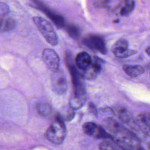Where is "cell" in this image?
Instances as JSON below:
<instances>
[{
    "label": "cell",
    "mask_w": 150,
    "mask_h": 150,
    "mask_svg": "<svg viewBox=\"0 0 150 150\" xmlns=\"http://www.w3.org/2000/svg\"><path fill=\"white\" fill-rule=\"evenodd\" d=\"M112 139L122 150H137L141 146L137 135L125 127L114 135Z\"/></svg>",
    "instance_id": "obj_1"
},
{
    "label": "cell",
    "mask_w": 150,
    "mask_h": 150,
    "mask_svg": "<svg viewBox=\"0 0 150 150\" xmlns=\"http://www.w3.org/2000/svg\"><path fill=\"white\" fill-rule=\"evenodd\" d=\"M46 138L53 144L59 145L66 136V127L63 120L57 115L50 124L46 133Z\"/></svg>",
    "instance_id": "obj_2"
},
{
    "label": "cell",
    "mask_w": 150,
    "mask_h": 150,
    "mask_svg": "<svg viewBox=\"0 0 150 150\" xmlns=\"http://www.w3.org/2000/svg\"><path fill=\"white\" fill-rule=\"evenodd\" d=\"M33 20L46 40L52 45H57L58 38L51 24L47 20L40 16L33 17Z\"/></svg>",
    "instance_id": "obj_3"
},
{
    "label": "cell",
    "mask_w": 150,
    "mask_h": 150,
    "mask_svg": "<svg viewBox=\"0 0 150 150\" xmlns=\"http://www.w3.org/2000/svg\"><path fill=\"white\" fill-rule=\"evenodd\" d=\"M84 132L92 137L97 139H112V137L109 132L101 127L92 122H86L83 125Z\"/></svg>",
    "instance_id": "obj_4"
},
{
    "label": "cell",
    "mask_w": 150,
    "mask_h": 150,
    "mask_svg": "<svg viewBox=\"0 0 150 150\" xmlns=\"http://www.w3.org/2000/svg\"><path fill=\"white\" fill-rule=\"evenodd\" d=\"M112 111L122 122L129 125L134 128H135V127H138L132 114L124 106L116 105L112 108Z\"/></svg>",
    "instance_id": "obj_5"
},
{
    "label": "cell",
    "mask_w": 150,
    "mask_h": 150,
    "mask_svg": "<svg viewBox=\"0 0 150 150\" xmlns=\"http://www.w3.org/2000/svg\"><path fill=\"white\" fill-rule=\"evenodd\" d=\"M52 84L53 90L59 94L64 93L67 88V81L64 73L61 70L53 72L52 76Z\"/></svg>",
    "instance_id": "obj_6"
},
{
    "label": "cell",
    "mask_w": 150,
    "mask_h": 150,
    "mask_svg": "<svg viewBox=\"0 0 150 150\" xmlns=\"http://www.w3.org/2000/svg\"><path fill=\"white\" fill-rule=\"evenodd\" d=\"M43 60L47 67L52 71L54 72L59 70L60 59L54 50L51 49H45L42 53Z\"/></svg>",
    "instance_id": "obj_7"
},
{
    "label": "cell",
    "mask_w": 150,
    "mask_h": 150,
    "mask_svg": "<svg viewBox=\"0 0 150 150\" xmlns=\"http://www.w3.org/2000/svg\"><path fill=\"white\" fill-rule=\"evenodd\" d=\"M85 44L90 49L97 50L101 54H105L107 52L105 43L102 38L97 35H90L84 40Z\"/></svg>",
    "instance_id": "obj_8"
},
{
    "label": "cell",
    "mask_w": 150,
    "mask_h": 150,
    "mask_svg": "<svg viewBox=\"0 0 150 150\" xmlns=\"http://www.w3.org/2000/svg\"><path fill=\"white\" fill-rule=\"evenodd\" d=\"M100 60L99 58L96 57L94 62H93L89 67L79 71L83 78L86 80H92L97 77L101 69V63Z\"/></svg>",
    "instance_id": "obj_9"
},
{
    "label": "cell",
    "mask_w": 150,
    "mask_h": 150,
    "mask_svg": "<svg viewBox=\"0 0 150 150\" xmlns=\"http://www.w3.org/2000/svg\"><path fill=\"white\" fill-rule=\"evenodd\" d=\"M135 121L138 128L145 135L150 136V113L142 112L139 114Z\"/></svg>",
    "instance_id": "obj_10"
},
{
    "label": "cell",
    "mask_w": 150,
    "mask_h": 150,
    "mask_svg": "<svg viewBox=\"0 0 150 150\" xmlns=\"http://www.w3.org/2000/svg\"><path fill=\"white\" fill-rule=\"evenodd\" d=\"M93 62L89 54L86 52H82L77 54L75 59L76 66L80 70H83L89 67Z\"/></svg>",
    "instance_id": "obj_11"
},
{
    "label": "cell",
    "mask_w": 150,
    "mask_h": 150,
    "mask_svg": "<svg viewBox=\"0 0 150 150\" xmlns=\"http://www.w3.org/2000/svg\"><path fill=\"white\" fill-rule=\"evenodd\" d=\"M123 70L125 73L131 77H137L144 72V68L139 65H128L123 66Z\"/></svg>",
    "instance_id": "obj_12"
},
{
    "label": "cell",
    "mask_w": 150,
    "mask_h": 150,
    "mask_svg": "<svg viewBox=\"0 0 150 150\" xmlns=\"http://www.w3.org/2000/svg\"><path fill=\"white\" fill-rule=\"evenodd\" d=\"M86 100V98H85L77 96L73 94L69 100V107L73 110H78L83 105Z\"/></svg>",
    "instance_id": "obj_13"
},
{
    "label": "cell",
    "mask_w": 150,
    "mask_h": 150,
    "mask_svg": "<svg viewBox=\"0 0 150 150\" xmlns=\"http://www.w3.org/2000/svg\"><path fill=\"white\" fill-rule=\"evenodd\" d=\"M127 49L128 42L125 39H120L114 44L112 51L115 56H117L118 54L123 53Z\"/></svg>",
    "instance_id": "obj_14"
},
{
    "label": "cell",
    "mask_w": 150,
    "mask_h": 150,
    "mask_svg": "<svg viewBox=\"0 0 150 150\" xmlns=\"http://www.w3.org/2000/svg\"><path fill=\"white\" fill-rule=\"evenodd\" d=\"M15 27L14 20L10 18H3L1 20V32H9L13 30Z\"/></svg>",
    "instance_id": "obj_15"
},
{
    "label": "cell",
    "mask_w": 150,
    "mask_h": 150,
    "mask_svg": "<svg viewBox=\"0 0 150 150\" xmlns=\"http://www.w3.org/2000/svg\"><path fill=\"white\" fill-rule=\"evenodd\" d=\"M38 114L43 117H48L52 112V106L48 103H39L36 106Z\"/></svg>",
    "instance_id": "obj_16"
},
{
    "label": "cell",
    "mask_w": 150,
    "mask_h": 150,
    "mask_svg": "<svg viewBox=\"0 0 150 150\" xmlns=\"http://www.w3.org/2000/svg\"><path fill=\"white\" fill-rule=\"evenodd\" d=\"M74 114V110L69 107V108H66L65 109L61 110L58 115L63 121H70L73 118Z\"/></svg>",
    "instance_id": "obj_17"
},
{
    "label": "cell",
    "mask_w": 150,
    "mask_h": 150,
    "mask_svg": "<svg viewBox=\"0 0 150 150\" xmlns=\"http://www.w3.org/2000/svg\"><path fill=\"white\" fill-rule=\"evenodd\" d=\"M66 30L69 35L73 39H77L79 37V29L76 26L72 25H68L66 27Z\"/></svg>",
    "instance_id": "obj_18"
},
{
    "label": "cell",
    "mask_w": 150,
    "mask_h": 150,
    "mask_svg": "<svg viewBox=\"0 0 150 150\" xmlns=\"http://www.w3.org/2000/svg\"><path fill=\"white\" fill-rule=\"evenodd\" d=\"M135 3L134 1H132L130 3H127L126 5L121 9V14L123 16H125L129 14L130 12L132 11L134 8Z\"/></svg>",
    "instance_id": "obj_19"
},
{
    "label": "cell",
    "mask_w": 150,
    "mask_h": 150,
    "mask_svg": "<svg viewBox=\"0 0 150 150\" xmlns=\"http://www.w3.org/2000/svg\"><path fill=\"white\" fill-rule=\"evenodd\" d=\"M99 148L100 150H115L114 146L108 142L104 141L100 144Z\"/></svg>",
    "instance_id": "obj_20"
},
{
    "label": "cell",
    "mask_w": 150,
    "mask_h": 150,
    "mask_svg": "<svg viewBox=\"0 0 150 150\" xmlns=\"http://www.w3.org/2000/svg\"><path fill=\"white\" fill-rule=\"evenodd\" d=\"M9 12V8L8 6L4 3V2H1V5H0V15L1 18H3V16H5Z\"/></svg>",
    "instance_id": "obj_21"
},
{
    "label": "cell",
    "mask_w": 150,
    "mask_h": 150,
    "mask_svg": "<svg viewBox=\"0 0 150 150\" xmlns=\"http://www.w3.org/2000/svg\"><path fill=\"white\" fill-rule=\"evenodd\" d=\"M135 53H136L135 50H131V49H128L127 50H125L123 53L118 54L117 57H119V58H125V57H127L131 56L134 54Z\"/></svg>",
    "instance_id": "obj_22"
},
{
    "label": "cell",
    "mask_w": 150,
    "mask_h": 150,
    "mask_svg": "<svg viewBox=\"0 0 150 150\" xmlns=\"http://www.w3.org/2000/svg\"><path fill=\"white\" fill-rule=\"evenodd\" d=\"M88 110L90 111V112L92 114H93L94 115H96L97 113V111L96 109V106L94 105V104H93L92 103H90L88 104Z\"/></svg>",
    "instance_id": "obj_23"
},
{
    "label": "cell",
    "mask_w": 150,
    "mask_h": 150,
    "mask_svg": "<svg viewBox=\"0 0 150 150\" xmlns=\"http://www.w3.org/2000/svg\"><path fill=\"white\" fill-rule=\"evenodd\" d=\"M146 52L148 54V55H149L150 56V47H148L146 48Z\"/></svg>",
    "instance_id": "obj_24"
},
{
    "label": "cell",
    "mask_w": 150,
    "mask_h": 150,
    "mask_svg": "<svg viewBox=\"0 0 150 150\" xmlns=\"http://www.w3.org/2000/svg\"><path fill=\"white\" fill-rule=\"evenodd\" d=\"M146 67L147 69H150V63H149L147 65H146Z\"/></svg>",
    "instance_id": "obj_25"
},
{
    "label": "cell",
    "mask_w": 150,
    "mask_h": 150,
    "mask_svg": "<svg viewBox=\"0 0 150 150\" xmlns=\"http://www.w3.org/2000/svg\"><path fill=\"white\" fill-rule=\"evenodd\" d=\"M137 150H145V149H144V148L141 146H140V147H139Z\"/></svg>",
    "instance_id": "obj_26"
},
{
    "label": "cell",
    "mask_w": 150,
    "mask_h": 150,
    "mask_svg": "<svg viewBox=\"0 0 150 150\" xmlns=\"http://www.w3.org/2000/svg\"><path fill=\"white\" fill-rule=\"evenodd\" d=\"M148 149L149 150H150V142L148 144Z\"/></svg>",
    "instance_id": "obj_27"
}]
</instances>
